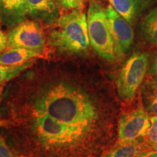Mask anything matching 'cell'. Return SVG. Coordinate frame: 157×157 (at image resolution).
Instances as JSON below:
<instances>
[{
  "mask_svg": "<svg viewBox=\"0 0 157 157\" xmlns=\"http://www.w3.org/2000/svg\"><path fill=\"white\" fill-rule=\"evenodd\" d=\"M27 0H0V13L12 21H20L26 15Z\"/></svg>",
  "mask_w": 157,
  "mask_h": 157,
  "instance_id": "cell-11",
  "label": "cell"
},
{
  "mask_svg": "<svg viewBox=\"0 0 157 157\" xmlns=\"http://www.w3.org/2000/svg\"><path fill=\"white\" fill-rule=\"evenodd\" d=\"M34 129L41 143L54 148L75 146L88 135L82 129L60 122L46 114H36Z\"/></svg>",
  "mask_w": 157,
  "mask_h": 157,
  "instance_id": "cell-3",
  "label": "cell"
},
{
  "mask_svg": "<svg viewBox=\"0 0 157 157\" xmlns=\"http://www.w3.org/2000/svg\"><path fill=\"white\" fill-rule=\"evenodd\" d=\"M145 140L153 150L157 151V116L151 118V126L144 136Z\"/></svg>",
  "mask_w": 157,
  "mask_h": 157,
  "instance_id": "cell-17",
  "label": "cell"
},
{
  "mask_svg": "<svg viewBox=\"0 0 157 157\" xmlns=\"http://www.w3.org/2000/svg\"><path fill=\"white\" fill-rule=\"evenodd\" d=\"M0 100H1V91H0Z\"/></svg>",
  "mask_w": 157,
  "mask_h": 157,
  "instance_id": "cell-24",
  "label": "cell"
},
{
  "mask_svg": "<svg viewBox=\"0 0 157 157\" xmlns=\"http://www.w3.org/2000/svg\"><path fill=\"white\" fill-rule=\"evenodd\" d=\"M87 29L90 42L104 60L113 61L117 58L105 9L99 2H90L88 7Z\"/></svg>",
  "mask_w": 157,
  "mask_h": 157,
  "instance_id": "cell-4",
  "label": "cell"
},
{
  "mask_svg": "<svg viewBox=\"0 0 157 157\" xmlns=\"http://www.w3.org/2000/svg\"><path fill=\"white\" fill-rule=\"evenodd\" d=\"M113 9L126 21L132 24L137 15L150 0H108Z\"/></svg>",
  "mask_w": 157,
  "mask_h": 157,
  "instance_id": "cell-10",
  "label": "cell"
},
{
  "mask_svg": "<svg viewBox=\"0 0 157 157\" xmlns=\"http://www.w3.org/2000/svg\"><path fill=\"white\" fill-rule=\"evenodd\" d=\"M50 43L60 52L80 53L89 48L87 15L82 8L65 13L50 34Z\"/></svg>",
  "mask_w": 157,
  "mask_h": 157,
  "instance_id": "cell-2",
  "label": "cell"
},
{
  "mask_svg": "<svg viewBox=\"0 0 157 157\" xmlns=\"http://www.w3.org/2000/svg\"><path fill=\"white\" fill-rule=\"evenodd\" d=\"M142 151V145L138 140L131 142H119L103 157H137Z\"/></svg>",
  "mask_w": 157,
  "mask_h": 157,
  "instance_id": "cell-13",
  "label": "cell"
},
{
  "mask_svg": "<svg viewBox=\"0 0 157 157\" xmlns=\"http://www.w3.org/2000/svg\"><path fill=\"white\" fill-rule=\"evenodd\" d=\"M151 126V119L143 108H137L121 116L119 120V142L137 140L146 135Z\"/></svg>",
  "mask_w": 157,
  "mask_h": 157,
  "instance_id": "cell-8",
  "label": "cell"
},
{
  "mask_svg": "<svg viewBox=\"0 0 157 157\" xmlns=\"http://www.w3.org/2000/svg\"><path fill=\"white\" fill-rule=\"evenodd\" d=\"M41 57V52L22 48H8L0 54V64L21 66Z\"/></svg>",
  "mask_w": 157,
  "mask_h": 157,
  "instance_id": "cell-9",
  "label": "cell"
},
{
  "mask_svg": "<svg viewBox=\"0 0 157 157\" xmlns=\"http://www.w3.org/2000/svg\"><path fill=\"white\" fill-rule=\"evenodd\" d=\"M57 2L68 10L82 8L84 5V0H57Z\"/></svg>",
  "mask_w": 157,
  "mask_h": 157,
  "instance_id": "cell-18",
  "label": "cell"
},
{
  "mask_svg": "<svg viewBox=\"0 0 157 157\" xmlns=\"http://www.w3.org/2000/svg\"><path fill=\"white\" fill-rule=\"evenodd\" d=\"M34 60H31L26 63L21 65V66H12L0 64V84L10 81L15 76H18L21 72L30 67L34 63Z\"/></svg>",
  "mask_w": 157,
  "mask_h": 157,
  "instance_id": "cell-16",
  "label": "cell"
},
{
  "mask_svg": "<svg viewBox=\"0 0 157 157\" xmlns=\"http://www.w3.org/2000/svg\"><path fill=\"white\" fill-rule=\"evenodd\" d=\"M7 48V36L4 33L1 27V21H0V54L4 52Z\"/></svg>",
  "mask_w": 157,
  "mask_h": 157,
  "instance_id": "cell-20",
  "label": "cell"
},
{
  "mask_svg": "<svg viewBox=\"0 0 157 157\" xmlns=\"http://www.w3.org/2000/svg\"><path fill=\"white\" fill-rule=\"evenodd\" d=\"M110 31L117 58H122L131 48L134 41V31L131 24L121 17L111 5L105 8Z\"/></svg>",
  "mask_w": 157,
  "mask_h": 157,
  "instance_id": "cell-7",
  "label": "cell"
},
{
  "mask_svg": "<svg viewBox=\"0 0 157 157\" xmlns=\"http://www.w3.org/2000/svg\"><path fill=\"white\" fill-rule=\"evenodd\" d=\"M56 10L54 0H27L25 13L36 16H48Z\"/></svg>",
  "mask_w": 157,
  "mask_h": 157,
  "instance_id": "cell-14",
  "label": "cell"
},
{
  "mask_svg": "<svg viewBox=\"0 0 157 157\" xmlns=\"http://www.w3.org/2000/svg\"><path fill=\"white\" fill-rule=\"evenodd\" d=\"M34 105L36 114L48 115L88 134L98 119V109L92 98L77 86L67 82L45 87L37 95Z\"/></svg>",
  "mask_w": 157,
  "mask_h": 157,
  "instance_id": "cell-1",
  "label": "cell"
},
{
  "mask_svg": "<svg viewBox=\"0 0 157 157\" xmlns=\"http://www.w3.org/2000/svg\"><path fill=\"white\" fill-rule=\"evenodd\" d=\"M151 82V83L154 84V87L157 89V76H156V77H154V78H153V79Z\"/></svg>",
  "mask_w": 157,
  "mask_h": 157,
  "instance_id": "cell-23",
  "label": "cell"
},
{
  "mask_svg": "<svg viewBox=\"0 0 157 157\" xmlns=\"http://www.w3.org/2000/svg\"><path fill=\"white\" fill-rule=\"evenodd\" d=\"M137 157H157V151H142Z\"/></svg>",
  "mask_w": 157,
  "mask_h": 157,
  "instance_id": "cell-22",
  "label": "cell"
},
{
  "mask_svg": "<svg viewBox=\"0 0 157 157\" xmlns=\"http://www.w3.org/2000/svg\"><path fill=\"white\" fill-rule=\"evenodd\" d=\"M143 95L147 111L154 116H157V89L151 81L143 86Z\"/></svg>",
  "mask_w": 157,
  "mask_h": 157,
  "instance_id": "cell-15",
  "label": "cell"
},
{
  "mask_svg": "<svg viewBox=\"0 0 157 157\" xmlns=\"http://www.w3.org/2000/svg\"><path fill=\"white\" fill-rule=\"evenodd\" d=\"M149 74H150L151 76H154V77H156L157 76V52L156 55H155L154 60H153Z\"/></svg>",
  "mask_w": 157,
  "mask_h": 157,
  "instance_id": "cell-21",
  "label": "cell"
},
{
  "mask_svg": "<svg viewBox=\"0 0 157 157\" xmlns=\"http://www.w3.org/2000/svg\"><path fill=\"white\" fill-rule=\"evenodd\" d=\"M0 157H13L5 140L0 136Z\"/></svg>",
  "mask_w": 157,
  "mask_h": 157,
  "instance_id": "cell-19",
  "label": "cell"
},
{
  "mask_svg": "<svg viewBox=\"0 0 157 157\" xmlns=\"http://www.w3.org/2000/svg\"><path fill=\"white\" fill-rule=\"evenodd\" d=\"M140 30L145 39L157 45V7L143 17L140 23Z\"/></svg>",
  "mask_w": 157,
  "mask_h": 157,
  "instance_id": "cell-12",
  "label": "cell"
},
{
  "mask_svg": "<svg viewBox=\"0 0 157 157\" xmlns=\"http://www.w3.org/2000/svg\"><path fill=\"white\" fill-rule=\"evenodd\" d=\"M149 63L147 52H137L129 57L117 79V92L121 99L131 101L146 76Z\"/></svg>",
  "mask_w": 157,
  "mask_h": 157,
  "instance_id": "cell-5",
  "label": "cell"
},
{
  "mask_svg": "<svg viewBox=\"0 0 157 157\" xmlns=\"http://www.w3.org/2000/svg\"><path fill=\"white\" fill-rule=\"evenodd\" d=\"M45 39L41 25L33 21L21 22L7 36V48H22L41 52Z\"/></svg>",
  "mask_w": 157,
  "mask_h": 157,
  "instance_id": "cell-6",
  "label": "cell"
}]
</instances>
